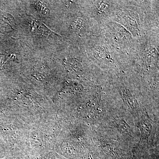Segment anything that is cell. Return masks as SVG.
<instances>
[{
	"label": "cell",
	"mask_w": 159,
	"mask_h": 159,
	"mask_svg": "<svg viewBox=\"0 0 159 159\" xmlns=\"http://www.w3.org/2000/svg\"><path fill=\"white\" fill-rule=\"evenodd\" d=\"M87 57L95 70L113 74H121L130 70L129 60L122 56L99 35L86 40Z\"/></svg>",
	"instance_id": "obj_1"
},
{
	"label": "cell",
	"mask_w": 159,
	"mask_h": 159,
	"mask_svg": "<svg viewBox=\"0 0 159 159\" xmlns=\"http://www.w3.org/2000/svg\"><path fill=\"white\" fill-rule=\"evenodd\" d=\"M129 62L130 72H159L158 31H151L137 40Z\"/></svg>",
	"instance_id": "obj_2"
},
{
	"label": "cell",
	"mask_w": 159,
	"mask_h": 159,
	"mask_svg": "<svg viewBox=\"0 0 159 159\" xmlns=\"http://www.w3.org/2000/svg\"><path fill=\"white\" fill-rule=\"evenodd\" d=\"M100 35L106 41L129 61V57L137 40L125 27L119 23L107 21L99 25Z\"/></svg>",
	"instance_id": "obj_3"
},
{
	"label": "cell",
	"mask_w": 159,
	"mask_h": 159,
	"mask_svg": "<svg viewBox=\"0 0 159 159\" xmlns=\"http://www.w3.org/2000/svg\"><path fill=\"white\" fill-rule=\"evenodd\" d=\"M84 2L85 14L99 25L109 21L119 5V1H89Z\"/></svg>",
	"instance_id": "obj_4"
},
{
	"label": "cell",
	"mask_w": 159,
	"mask_h": 159,
	"mask_svg": "<svg viewBox=\"0 0 159 159\" xmlns=\"http://www.w3.org/2000/svg\"><path fill=\"white\" fill-rule=\"evenodd\" d=\"M15 23L14 19L9 14L4 15L0 18V29L4 32H9L14 30Z\"/></svg>",
	"instance_id": "obj_5"
},
{
	"label": "cell",
	"mask_w": 159,
	"mask_h": 159,
	"mask_svg": "<svg viewBox=\"0 0 159 159\" xmlns=\"http://www.w3.org/2000/svg\"><path fill=\"white\" fill-rule=\"evenodd\" d=\"M43 5L40 2H37L35 4V6L38 10L43 14H48V9L43 6Z\"/></svg>",
	"instance_id": "obj_6"
}]
</instances>
